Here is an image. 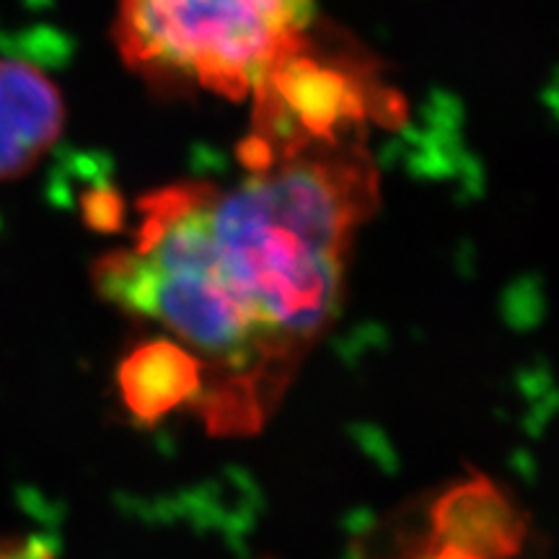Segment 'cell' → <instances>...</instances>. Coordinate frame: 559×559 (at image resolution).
Returning <instances> with one entry per match:
<instances>
[{
  "instance_id": "obj_1",
  "label": "cell",
  "mask_w": 559,
  "mask_h": 559,
  "mask_svg": "<svg viewBox=\"0 0 559 559\" xmlns=\"http://www.w3.org/2000/svg\"><path fill=\"white\" fill-rule=\"evenodd\" d=\"M373 192L368 166L304 148L267 156L228 190L205 185L210 267L280 402L337 319Z\"/></svg>"
},
{
  "instance_id": "obj_2",
  "label": "cell",
  "mask_w": 559,
  "mask_h": 559,
  "mask_svg": "<svg viewBox=\"0 0 559 559\" xmlns=\"http://www.w3.org/2000/svg\"><path fill=\"white\" fill-rule=\"evenodd\" d=\"M313 0H117L115 41L130 70L241 102L300 60Z\"/></svg>"
},
{
  "instance_id": "obj_3",
  "label": "cell",
  "mask_w": 559,
  "mask_h": 559,
  "mask_svg": "<svg viewBox=\"0 0 559 559\" xmlns=\"http://www.w3.org/2000/svg\"><path fill=\"white\" fill-rule=\"evenodd\" d=\"M66 130V96L45 70L0 58V181L26 177Z\"/></svg>"
},
{
  "instance_id": "obj_4",
  "label": "cell",
  "mask_w": 559,
  "mask_h": 559,
  "mask_svg": "<svg viewBox=\"0 0 559 559\" xmlns=\"http://www.w3.org/2000/svg\"><path fill=\"white\" fill-rule=\"evenodd\" d=\"M430 523L432 536L459 544L481 559H513L526 534L515 502L487 477L461 481L440 495Z\"/></svg>"
},
{
  "instance_id": "obj_5",
  "label": "cell",
  "mask_w": 559,
  "mask_h": 559,
  "mask_svg": "<svg viewBox=\"0 0 559 559\" xmlns=\"http://www.w3.org/2000/svg\"><path fill=\"white\" fill-rule=\"evenodd\" d=\"M117 386L138 423L156 425L181 407L192 409L202 391V366L179 342L153 337L124 355Z\"/></svg>"
},
{
  "instance_id": "obj_6",
  "label": "cell",
  "mask_w": 559,
  "mask_h": 559,
  "mask_svg": "<svg viewBox=\"0 0 559 559\" xmlns=\"http://www.w3.org/2000/svg\"><path fill=\"white\" fill-rule=\"evenodd\" d=\"M0 559H58L37 536H0Z\"/></svg>"
},
{
  "instance_id": "obj_7",
  "label": "cell",
  "mask_w": 559,
  "mask_h": 559,
  "mask_svg": "<svg viewBox=\"0 0 559 559\" xmlns=\"http://www.w3.org/2000/svg\"><path fill=\"white\" fill-rule=\"evenodd\" d=\"M409 559H481L474 555V551L459 547V544H451L445 539H438V536H428V542L419 544L415 555Z\"/></svg>"
}]
</instances>
